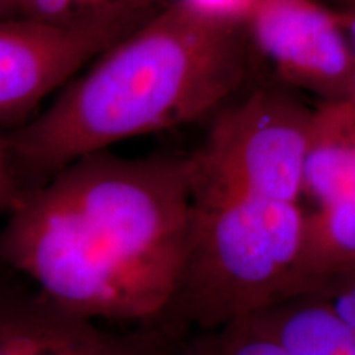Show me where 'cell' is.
Instances as JSON below:
<instances>
[{
	"mask_svg": "<svg viewBox=\"0 0 355 355\" xmlns=\"http://www.w3.org/2000/svg\"><path fill=\"white\" fill-rule=\"evenodd\" d=\"M7 216L0 265L79 316L157 324L188 245V155H87L25 191Z\"/></svg>",
	"mask_w": 355,
	"mask_h": 355,
	"instance_id": "obj_1",
	"label": "cell"
},
{
	"mask_svg": "<svg viewBox=\"0 0 355 355\" xmlns=\"http://www.w3.org/2000/svg\"><path fill=\"white\" fill-rule=\"evenodd\" d=\"M254 58L241 21L166 0L50 107L3 135L21 191L123 140L212 119L243 91Z\"/></svg>",
	"mask_w": 355,
	"mask_h": 355,
	"instance_id": "obj_2",
	"label": "cell"
},
{
	"mask_svg": "<svg viewBox=\"0 0 355 355\" xmlns=\"http://www.w3.org/2000/svg\"><path fill=\"white\" fill-rule=\"evenodd\" d=\"M304 214L300 202L191 199L183 266L158 326L184 337L285 300L298 260Z\"/></svg>",
	"mask_w": 355,
	"mask_h": 355,
	"instance_id": "obj_3",
	"label": "cell"
},
{
	"mask_svg": "<svg viewBox=\"0 0 355 355\" xmlns=\"http://www.w3.org/2000/svg\"><path fill=\"white\" fill-rule=\"evenodd\" d=\"M311 117L313 107L282 84L239 94L188 153L191 199L300 202Z\"/></svg>",
	"mask_w": 355,
	"mask_h": 355,
	"instance_id": "obj_4",
	"label": "cell"
},
{
	"mask_svg": "<svg viewBox=\"0 0 355 355\" xmlns=\"http://www.w3.org/2000/svg\"><path fill=\"white\" fill-rule=\"evenodd\" d=\"M166 2V0H165ZM162 3H110L69 24L0 20V123L17 128L84 66L121 42Z\"/></svg>",
	"mask_w": 355,
	"mask_h": 355,
	"instance_id": "obj_5",
	"label": "cell"
},
{
	"mask_svg": "<svg viewBox=\"0 0 355 355\" xmlns=\"http://www.w3.org/2000/svg\"><path fill=\"white\" fill-rule=\"evenodd\" d=\"M245 32L282 86L319 102L350 99L354 56L337 10L318 0H255Z\"/></svg>",
	"mask_w": 355,
	"mask_h": 355,
	"instance_id": "obj_6",
	"label": "cell"
},
{
	"mask_svg": "<svg viewBox=\"0 0 355 355\" xmlns=\"http://www.w3.org/2000/svg\"><path fill=\"white\" fill-rule=\"evenodd\" d=\"M181 340L158 324L109 329L42 291L0 282V355H180Z\"/></svg>",
	"mask_w": 355,
	"mask_h": 355,
	"instance_id": "obj_7",
	"label": "cell"
},
{
	"mask_svg": "<svg viewBox=\"0 0 355 355\" xmlns=\"http://www.w3.org/2000/svg\"><path fill=\"white\" fill-rule=\"evenodd\" d=\"M352 99L319 102L313 109L303 170V196L314 204L355 191Z\"/></svg>",
	"mask_w": 355,
	"mask_h": 355,
	"instance_id": "obj_8",
	"label": "cell"
},
{
	"mask_svg": "<svg viewBox=\"0 0 355 355\" xmlns=\"http://www.w3.org/2000/svg\"><path fill=\"white\" fill-rule=\"evenodd\" d=\"M290 355H355V329L316 295H296L245 316Z\"/></svg>",
	"mask_w": 355,
	"mask_h": 355,
	"instance_id": "obj_9",
	"label": "cell"
},
{
	"mask_svg": "<svg viewBox=\"0 0 355 355\" xmlns=\"http://www.w3.org/2000/svg\"><path fill=\"white\" fill-rule=\"evenodd\" d=\"M354 265L355 191H350L304 214L300 254L286 298L313 291Z\"/></svg>",
	"mask_w": 355,
	"mask_h": 355,
	"instance_id": "obj_10",
	"label": "cell"
},
{
	"mask_svg": "<svg viewBox=\"0 0 355 355\" xmlns=\"http://www.w3.org/2000/svg\"><path fill=\"white\" fill-rule=\"evenodd\" d=\"M180 355H290L248 318L184 336Z\"/></svg>",
	"mask_w": 355,
	"mask_h": 355,
	"instance_id": "obj_11",
	"label": "cell"
},
{
	"mask_svg": "<svg viewBox=\"0 0 355 355\" xmlns=\"http://www.w3.org/2000/svg\"><path fill=\"white\" fill-rule=\"evenodd\" d=\"M304 295H316L322 298L355 329V265L327 278L313 291Z\"/></svg>",
	"mask_w": 355,
	"mask_h": 355,
	"instance_id": "obj_12",
	"label": "cell"
},
{
	"mask_svg": "<svg viewBox=\"0 0 355 355\" xmlns=\"http://www.w3.org/2000/svg\"><path fill=\"white\" fill-rule=\"evenodd\" d=\"M20 19L44 21V24H69L86 12L78 0H15Z\"/></svg>",
	"mask_w": 355,
	"mask_h": 355,
	"instance_id": "obj_13",
	"label": "cell"
},
{
	"mask_svg": "<svg viewBox=\"0 0 355 355\" xmlns=\"http://www.w3.org/2000/svg\"><path fill=\"white\" fill-rule=\"evenodd\" d=\"M198 10L219 17V19L241 21L245 25V20L254 7L255 0H183Z\"/></svg>",
	"mask_w": 355,
	"mask_h": 355,
	"instance_id": "obj_14",
	"label": "cell"
},
{
	"mask_svg": "<svg viewBox=\"0 0 355 355\" xmlns=\"http://www.w3.org/2000/svg\"><path fill=\"white\" fill-rule=\"evenodd\" d=\"M21 194L24 191L12 170L6 140H3V135H0V212L8 214L19 202Z\"/></svg>",
	"mask_w": 355,
	"mask_h": 355,
	"instance_id": "obj_15",
	"label": "cell"
},
{
	"mask_svg": "<svg viewBox=\"0 0 355 355\" xmlns=\"http://www.w3.org/2000/svg\"><path fill=\"white\" fill-rule=\"evenodd\" d=\"M339 2L340 10L339 13L340 20H343V25L347 32L350 48H352V56H354V74H352V94H350V99L355 104V0H337Z\"/></svg>",
	"mask_w": 355,
	"mask_h": 355,
	"instance_id": "obj_16",
	"label": "cell"
},
{
	"mask_svg": "<svg viewBox=\"0 0 355 355\" xmlns=\"http://www.w3.org/2000/svg\"><path fill=\"white\" fill-rule=\"evenodd\" d=\"M117 2H123V3H144V6H152V3H162L165 0H78L79 7L83 10H96V8L110 6V3H117Z\"/></svg>",
	"mask_w": 355,
	"mask_h": 355,
	"instance_id": "obj_17",
	"label": "cell"
},
{
	"mask_svg": "<svg viewBox=\"0 0 355 355\" xmlns=\"http://www.w3.org/2000/svg\"><path fill=\"white\" fill-rule=\"evenodd\" d=\"M19 13H17L15 0H0V20L3 19H17Z\"/></svg>",
	"mask_w": 355,
	"mask_h": 355,
	"instance_id": "obj_18",
	"label": "cell"
},
{
	"mask_svg": "<svg viewBox=\"0 0 355 355\" xmlns=\"http://www.w3.org/2000/svg\"><path fill=\"white\" fill-rule=\"evenodd\" d=\"M352 153H354V171H355V127H354V135H352Z\"/></svg>",
	"mask_w": 355,
	"mask_h": 355,
	"instance_id": "obj_19",
	"label": "cell"
}]
</instances>
